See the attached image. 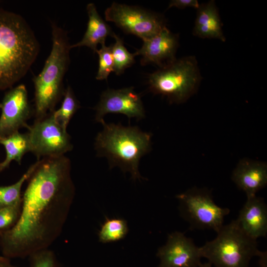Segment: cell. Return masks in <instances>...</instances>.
<instances>
[{
	"label": "cell",
	"instance_id": "cell-26",
	"mask_svg": "<svg viewBox=\"0 0 267 267\" xmlns=\"http://www.w3.org/2000/svg\"><path fill=\"white\" fill-rule=\"evenodd\" d=\"M200 4L197 0H173L168 5V8L177 7L184 9L186 7H193L198 9Z\"/></svg>",
	"mask_w": 267,
	"mask_h": 267
},
{
	"label": "cell",
	"instance_id": "cell-16",
	"mask_svg": "<svg viewBox=\"0 0 267 267\" xmlns=\"http://www.w3.org/2000/svg\"><path fill=\"white\" fill-rule=\"evenodd\" d=\"M193 35L201 38L225 39L217 7L214 0L200 5L193 29Z\"/></svg>",
	"mask_w": 267,
	"mask_h": 267
},
{
	"label": "cell",
	"instance_id": "cell-3",
	"mask_svg": "<svg viewBox=\"0 0 267 267\" xmlns=\"http://www.w3.org/2000/svg\"><path fill=\"white\" fill-rule=\"evenodd\" d=\"M101 123L103 130L95 138L97 155L106 157L110 169L118 166L124 173L129 172L134 180H140L139 162L150 151L152 134L136 126L107 124L104 120Z\"/></svg>",
	"mask_w": 267,
	"mask_h": 267
},
{
	"label": "cell",
	"instance_id": "cell-7",
	"mask_svg": "<svg viewBox=\"0 0 267 267\" xmlns=\"http://www.w3.org/2000/svg\"><path fill=\"white\" fill-rule=\"evenodd\" d=\"M181 217L190 228L213 230L218 232L223 225L230 210L217 205L210 191L193 187L176 196Z\"/></svg>",
	"mask_w": 267,
	"mask_h": 267
},
{
	"label": "cell",
	"instance_id": "cell-10",
	"mask_svg": "<svg viewBox=\"0 0 267 267\" xmlns=\"http://www.w3.org/2000/svg\"><path fill=\"white\" fill-rule=\"evenodd\" d=\"M94 110L95 121L99 123L109 113L124 114L129 121L133 118L139 121L145 116L141 96L134 91L133 87L105 90Z\"/></svg>",
	"mask_w": 267,
	"mask_h": 267
},
{
	"label": "cell",
	"instance_id": "cell-8",
	"mask_svg": "<svg viewBox=\"0 0 267 267\" xmlns=\"http://www.w3.org/2000/svg\"><path fill=\"white\" fill-rule=\"evenodd\" d=\"M104 15L106 21L142 41L155 36L166 27L165 19L161 14L137 6L114 2L105 10Z\"/></svg>",
	"mask_w": 267,
	"mask_h": 267
},
{
	"label": "cell",
	"instance_id": "cell-29",
	"mask_svg": "<svg viewBox=\"0 0 267 267\" xmlns=\"http://www.w3.org/2000/svg\"><path fill=\"white\" fill-rule=\"evenodd\" d=\"M1 103H0V108H1Z\"/></svg>",
	"mask_w": 267,
	"mask_h": 267
},
{
	"label": "cell",
	"instance_id": "cell-27",
	"mask_svg": "<svg viewBox=\"0 0 267 267\" xmlns=\"http://www.w3.org/2000/svg\"><path fill=\"white\" fill-rule=\"evenodd\" d=\"M0 267H18L10 262V259L4 256H0Z\"/></svg>",
	"mask_w": 267,
	"mask_h": 267
},
{
	"label": "cell",
	"instance_id": "cell-9",
	"mask_svg": "<svg viewBox=\"0 0 267 267\" xmlns=\"http://www.w3.org/2000/svg\"><path fill=\"white\" fill-rule=\"evenodd\" d=\"M28 135L30 152L38 160L64 155L73 149L71 136L53 116L52 112L29 126Z\"/></svg>",
	"mask_w": 267,
	"mask_h": 267
},
{
	"label": "cell",
	"instance_id": "cell-24",
	"mask_svg": "<svg viewBox=\"0 0 267 267\" xmlns=\"http://www.w3.org/2000/svg\"><path fill=\"white\" fill-rule=\"evenodd\" d=\"M28 257L29 267H58L56 256L49 248L36 252Z\"/></svg>",
	"mask_w": 267,
	"mask_h": 267
},
{
	"label": "cell",
	"instance_id": "cell-25",
	"mask_svg": "<svg viewBox=\"0 0 267 267\" xmlns=\"http://www.w3.org/2000/svg\"><path fill=\"white\" fill-rule=\"evenodd\" d=\"M21 202L0 209V232L10 229L15 224L20 214Z\"/></svg>",
	"mask_w": 267,
	"mask_h": 267
},
{
	"label": "cell",
	"instance_id": "cell-18",
	"mask_svg": "<svg viewBox=\"0 0 267 267\" xmlns=\"http://www.w3.org/2000/svg\"><path fill=\"white\" fill-rule=\"evenodd\" d=\"M0 144L4 147L6 151L5 159L0 163V172L8 168L12 161L20 165L24 155L30 152L27 133L22 134L18 131L8 136L0 137Z\"/></svg>",
	"mask_w": 267,
	"mask_h": 267
},
{
	"label": "cell",
	"instance_id": "cell-21",
	"mask_svg": "<svg viewBox=\"0 0 267 267\" xmlns=\"http://www.w3.org/2000/svg\"><path fill=\"white\" fill-rule=\"evenodd\" d=\"M129 228L126 221L123 219H107L98 233L99 241L103 243L113 242L123 239Z\"/></svg>",
	"mask_w": 267,
	"mask_h": 267
},
{
	"label": "cell",
	"instance_id": "cell-12",
	"mask_svg": "<svg viewBox=\"0 0 267 267\" xmlns=\"http://www.w3.org/2000/svg\"><path fill=\"white\" fill-rule=\"evenodd\" d=\"M159 267H198L202 263L200 248L179 231L169 234L165 245L157 252Z\"/></svg>",
	"mask_w": 267,
	"mask_h": 267
},
{
	"label": "cell",
	"instance_id": "cell-19",
	"mask_svg": "<svg viewBox=\"0 0 267 267\" xmlns=\"http://www.w3.org/2000/svg\"><path fill=\"white\" fill-rule=\"evenodd\" d=\"M37 162L32 165L22 177L14 183L0 186V209L13 206L22 202L21 189L34 171Z\"/></svg>",
	"mask_w": 267,
	"mask_h": 267
},
{
	"label": "cell",
	"instance_id": "cell-20",
	"mask_svg": "<svg viewBox=\"0 0 267 267\" xmlns=\"http://www.w3.org/2000/svg\"><path fill=\"white\" fill-rule=\"evenodd\" d=\"M63 97L60 107L53 111L52 114L56 121L66 130L71 118L81 105L70 86L65 89Z\"/></svg>",
	"mask_w": 267,
	"mask_h": 267
},
{
	"label": "cell",
	"instance_id": "cell-23",
	"mask_svg": "<svg viewBox=\"0 0 267 267\" xmlns=\"http://www.w3.org/2000/svg\"><path fill=\"white\" fill-rule=\"evenodd\" d=\"M101 45V48L96 51L99 58L98 68L96 76L97 80H107L109 74L114 72L111 45L107 46L105 43Z\"/></svg>",
	"mask_w": 267,
	"mask_h": 267
},
{
	"label": "cell",
	"instance_id": "cell-13",
	"mask_svg": "<svg viewBox=\"0 0 267 267\" xmlns=\"http://www.w3.org/2000/svg\"><path fill=\"white\" fill-rule=\"evenodd\" d=\"M178 40V36L165 27L157 34L143 41L142 46L134 54L141 56L142 65L151 63L159 68L164 67L176 59Z\"/></svg>",
	"mask_w": 267,
	"mask_h": 267
},
{
	"label": "cell",
	"instance_id": "cell-22",
	"mask_svg": "<svg viewBox=\"0 0 267 267\" xmlns=\"http://www.w3.org/2000/svg\"><path fill=\"white\" fill-rule=\"evenodd\" d=\"M113 37L115 40V43L111 45L114 72L120 75L134 63L135 55L128 51L119 36L114 34Z\"/></svg>",
	"mask_w": 267,
	"mask_h": 267
},
{
	"label": "cell",
	"instance_id": "cell-28",
	"mask_svg": "<svg viewBox=\"0 0 267 267\" xmlns=\"http://www.w3.org/2000/svg\"><path fill=\"white\" fill-rule=\"evenodd\" d=\"M198 267H213V266L209 263H201Z\"/></svg>",
	"mask_w": 267,
	"mask_h": 267
},
{
	"label": "cell",
	"instance_id": "cell-6",
	"mask_svg": "<svg viewBox=\"0 0 267 267\" xmlns=\"http://www.w3.org/2000/svg\"><path fill=\"white\" fill-rule=\"evenodd\" d=\"M201 78L194 56L176 59L149 75L148 89L171 103L186 101L198 89Z\"/></svg>",
	"mask_w": 267,
	"mask_h": 267
},
{
	"label": "cell",
	"instance_id": "cell-4",
	"mask_svg": "<svg viewBox=\"0 0 267 267\" xmlns=\"http://www.w3.org/2000/svg\"><path fill=\"white\" fill-rule=\"evenodd\" d=\"M52 45L42 71L34 77L35 120H39L55 110L65 89L63 78L70 62V45L67 33L52 23Z\"/></svg>",
	"mask_w": 267,
	"mask_h": 267
},
{
	"label": "cell",
	"instance_id": "cell-11",
	"mask_svg": "<svg viewBox=\"0 0 267 267\" xmlns=\"http://www.w3.org/2000/svg\"><path fill=\"white\" fill-rule=\"evenodd\" d=\"M0 116V137L11 134L23 127H29L27 121L34 114L25 86L20 84L4 94Z\"/></svg>",
	"mask_w": 267,
	"mask_h": 267
},
{
	"label": "cell",
	"instance_id": "cell-15",
	"mask_svg": "<svg viewBox=\"0 0 267 267\" xmlns=\"http://www.w3.org/2000/svg\"><path fill=\"white\" fill-rule=\"evenodd\" d=\"M231 178L247 197L256 195L267 184V165L264 162L243 159L233 171Z\"/></svg>",
	"mask_w": 267,
	"mask_h": 267
},
{
	"label": "cell",
	"instance_id": "cell-1",
	"mask_svg": "<svg viewBox=\"0 0 267 267\" xmlns=\"http://www.w3.org/2000/svg\"><path fill=\"white\" fill-rule=\"evenodd\" d=\"M37 163L22 196L17 221L0 232L2 256L10 259L49 248L60 235L74 198L68 157H45Z\"/></svg>",
	"mask_w": 267,
	"mask_h": 267
},
{
	"label": "cell",
	"instance_id": "cell-2",
	"mask_svg": "<svg viewBox=\"0 0 267 267\" xmlns=\"http://www.w3.org/2000/svg\"><path fill=\"white\" fill-rule=\"evenodd\" d=\"M39 49V42L25 20L0 9V90L12 88L26 75Z\"/></svg>",
	"mask_w": 267,
	"mask_h": 267
},
{
	"label": "cell",
	"instance_id": "cell-14",
	"mask_svg": "<svg viewBox=\"0 0 267 267\" xmlns=\"http://www.w3.org/2000/svg\"><path fill=\"white\" fill-rule=\"evenodd\" d=\"M239 228L250 238L257 240L267 234V206L264 199L256 195L247 200L235 220Z\"/></svg>",
	"mask_w": 267,
	"mask_h": 267
},
{
	"label": "cell",
	"instance_id": "cell-5",
	"mask_svg": "<svg viewBox=\"0 0 267 267\" xmlns=\"http://www.w3.org/2000/svg\"><path fill=\"white\" fill-rule=\"evenodd\" d=\"M213 240L200 247L202 258L213 267H248L254 256L267 255L260 251L257 241L245 234L235 220L223 225Z\"/></svg>",
	"mask_w": 267,
	"mask_h": 267
},
{
	"label": "cell",
	"instance_id": "cell-17",
	"mask_svg": "<svg viewBox=\"0 0 267 267\" xmlns=\"http://www.w3.org/2000/svg\"><path fill=\"white\" fill-rule=\"evenodd\" d=\"M87 10L89 20L86 31L82 39L78 43L71 45L70 48L87 46L95 53L97 45L104 44L106 38L108 36L113 37L115 33L100 17L94 3H89Z\"/></svg>",
	"mask_w": 267,
	"mask_h": 267
}]
</instances>
